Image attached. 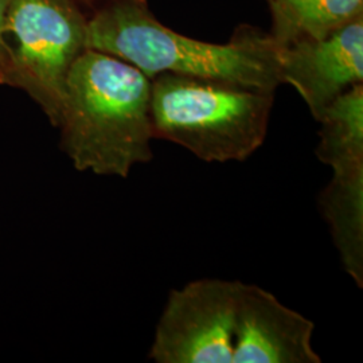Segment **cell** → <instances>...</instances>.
Segmentation results:
<instances>
[{
	"mask_svg": "<svg viewBox=\"0 0 363 363\" xmlns=\"http://www.w3.org/2000/svg\"><path fill=\"white\" fill-rule=\"evenodd\" d=\"M86 49L160 73L220 79L274 91L281 85L280 48L269 33L241 26L228 43L189 38L162 25L147 0H100L88 15Z\"/></svg>",
	"mask_w": 363,
	"mask_h": 363,
	"instance_id": "obj_1",
	"label": "cell"
},
{
	"mask_svg": "<svg viewBox=\"0 0 363 363\" xmlns=\"http://www.w3.org/2000/svg\"><path fill=\"white\" fill-rule=\"evenodd\" d=\"M57 127L74 169L127 178L154 157L151 79L120 58L86 49L66 77Z\"/></svg>",
	"mask_w": 363,
	"mask_h": 363,
	"instance_id": "obj_2",
	"label": "cell"
},
{
	"mask_svg": "<svg viewBox=\"0 0 363 363\" xmlns=\"http://www.w3.org/2000/svg\"><path fill=\"white\" fill-rule=\"evenodd\" d=\"M274 91L210 78L160 73L151 79L154 139L203 162H244L265 142Z\"/></svg>",
	"mask_w": 363,
	"mask_h": 363,
	"instance_id": "obj_3",
	"label": "cell"
},
{
	"mask_svg": "<svg viewBox=\"0 0 363 363\" xmlns=\"http://www.w3.org/2000/svg\"><path fill=\"white\" fill-rule=\"evenodd\" d=\"M88 15L76 0H10L6 38L13 86L26 91L57 127L66 77L86 50Z\"/></svg>",
	"mask_w": 363,
	"mask_h": 363,
	"instance_id": "obj_4",
	"label": "cell"
},
{
	"mask_svg": "<svg viewBox=\"0 0 363 363\" xmlns=\"http://www.w3.org/2000/svg\"><path fill=\"white\" fill-rule=\"evenodd\" d=\"M237 286L201 279L171 291L150 358L156 363H232Z\"/></svg>",
	"mask_w": 363,
	"mask_h": 363,
	"instance_id": "obj_5",
	"label": "cell"
},
{
	"mask_svg": "<svg viewBox=\"0 0 363 363\" xmlns=\"http://www.w3.org/2000/svg\"><path fill=\"white\" fill-rule=\"evenodd\" d=\"M315 325L267 289L238 281L232 363H320Z\"/></svg>",
	"mask_w": 363,
	"mask_h": 363,
	"instance_id": "obj_6",
	"label": "cell"
},
{
	"mask_svg": "<svg viewBox=\"0 0 363 363\" xmlns=\"http://www.w3.org/2000/svg\"><path fill=\"white\" fill-rule=\"evenodd\" d=\"M279 62L281 84L298 91L318 121L342 93L363 84V15L323 38L281 46Z\"/></svg>",
	"mask_w": 363,
	"mask_h": 363,
	"instance_id": "obj_7",
	"label": "cell"
},
{
	"mask_svg": "<svg viewBox=\"0 0 363 363\" xmlns=\"http://www.w3.org/2000/svg\"><path fill=\"white\" fill-rule=\"evenodd\" d=\"M346 273L363 286V166L334 171L318 198Z\"/></svg>",
	"mask_w": 363,
	"mask_h": 363,
	"instance_id": "obj_8",
	"label": "cell"
},
{
	"mask_svg": "<svg viewBox=\"0 0 363 363\" xmlns=\"http://www.w3.org/2000/svg\"><path fill=\"white\" fill-rule=\"evenodd\" d=\"M277 46L323 38L363 15V0H267Z\"/></svg>",
	"mask_w": 363,
	"mask_h": 363,
	"instance_id": "obj_9",
	"label": "cell"
},
{
	"mask_svg": "<svg viewBox=\"0 0 363 363\" xmlns=\"http://www.w3.org/2000/svg\"><path fill=\"white\" fill-rule=\"evenodd\" d=\"M318 123V159L333 171L363 166V84L342 93L323 111Z\"/></svg>",
	"mask_w": 363,
	"mask_h": 363,
	"instance_id": "obj_10",
	"label": "cell"
},
{
	"mask_svg": "<svg viewBox=\"0 0 363 363\" xmlns=\"http://www.w3.org/2000/svg\"><path fill=\"white\" fill-rule=\"evenodd\" d=\"M10 0H0V85L13 86V52L6 38V21Z\"/></svg>",
	"mask_w": 363,
	"mask_h": 363,
	"instance_id": "obj_11",
	"label": "cell"
},
{
	"mask_svg": "<svg viewBox=\"0 0 363 363\" xmlns=\"http://www.w3.org/2000/svg\"><path fill=\"white\" fill-rule=\"evenodd\" d=\"M77 3H79L84 9H94L96 7V4L100 1V0H76Z\"/></svg>",
	"mask_w": 363,
	"mask_h": 363,
	"instance_id": "obj_12",
	"label": "cell"
}]
</instances>
